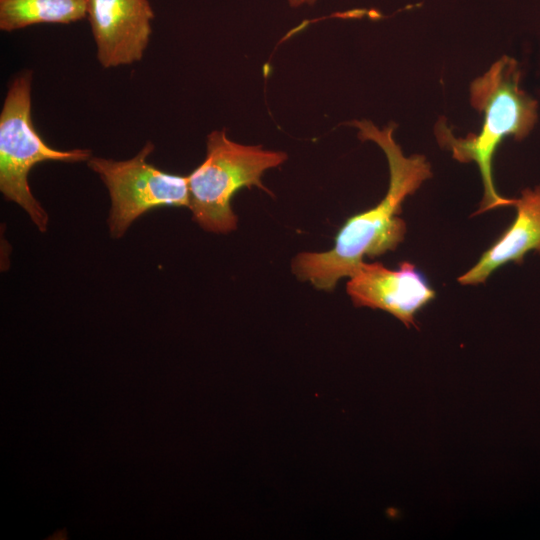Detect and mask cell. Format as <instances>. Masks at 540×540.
Here are the masks:
<instances>
[{
    "mask_svg": "<svg viewBox=\"0 0 540 540\" xmlns=\"http://www.w3.org/2000/svg\"><path fill=\"white\" fill-rule=\"evenodd\" d=\"M155 14L149 0H88L87 19L103 68L142 59Z\"/></svg>",
    "mask_w": 540,
    "mask_h": 540,
    "instance_id": "7",
    "label": "cell"
},
{
    "mask_svg": "<svg viewBox=\"0 0 540 540\" xmlns=\"http://www.w3.org/2000/svg\"><path fill=\"white\" fill-rule=\"evenodd\" d=\"M286 159L282 151L243 145L230 140L224 130L212 131L207 136L204 161L187 176L188 208L194 221L210 232L235 230L238 218L231 207L234 194L252 186L270 193L261 178L266 170Z\"/></svg>",
    "mask_w": 540,
    "mask_h": 540,
    "instance_id": "3",
    "label": "cell"
},
{
    "mask_svg": "<svg viewBox=\"0 0 540 540\" xmlns=\"http://www.w3.org/2000/svg\"><path fill=\"white\" fill-rule=\"evenodd\" d=\"M360 140L375 142L385 153L390 170L389 188L374 207L353 215L339 229L334 246L324 252H302L292 261V272L315 288L331 291L343 277L352 276L364 261L394 250L407 227L400 217L405 198L432 177L423 155L404 156L393 139L396 124L380 130L368 120L353 121Z\"/></svg>",
    "mask_w": 540,
    "mask_h": 540,
    "instance_id": "1",
    "label": "cell"
},
{
    "mask_svg": "<svg viewBox=\"0 0 540 540\" xmlns=\"http://www.w3.org/2000/svg\"><path fill=\"white\" fill-rule=\"evenodd\" d=\"M153 150V143L148 141L128 160L92 156L88 160V166L109 191L108 225L113 238H120L136 218L151 209L189 206L187 176L167 173L148 163L146 159Z\"/></svg>",
    "mask_w": 540,
    "mask_h": 540,
    "instance_id": "5",
    "label": "cell"
},
{
    "mask_svg": "<svg viewBox=\"0 0 540 540\" xmlns=\"http://www.w3.org/2000/svg\"><path fill=\"white\" fill-rule=\"evenodd\" d=\"M88 0H0V30L35 24H70L87 18Z\"/></svg>",
    "mask_w": 540,
    "mask_h": 540,
    "instance_id": "9",
    "label": "cell"
},
{
    "mask_svg": "<svg viewBox=\"0 0 540 540\" xmlns=\"http://www.w3.org/2000/svg\"><path fill=\"white\" fill-rule=\"evenodd\" d=\"M349 278L346 290L355 306L386 311L407 327L416 326L417 312L436 295L426 276L409 261L397 269L363 261Z\"/></svg>",
    "mask_w": 540,
    "mask_h": 540,
    "instance_id": "6",
    "label": "cell"
},
{
    "mask_svg": "<svg viewBox=\"0 0 540 540\" xmlns=\"http://www.w3.org/2000/svg\"><path fill=\"white\" fill-rule=\"evenodd\" d=\"M31 71L16 76L9 85L0 113V190L17 203L41 232L48 215L34 198L28 184L33 166L43 161H88V149L56 150L40 137L31 117Z\"/></svg>",
    "mask_w": 540,
    "mask_h": 540,
    "instance_id": "4",
    "label": "cell"
},
{
    "mask_svg": "<svg viewBox=\"0 0 540 540\" xmlns=\"http://www.w3.org/2000/svg\"><path fill=\"white\" fill-rule=\"evenodd\" d=\"M317 0H288V3L292 7H299L302 5H313Z\"/></svg>",
    "mask_w": 540,
    "mask_h": 540,
    "instance_id": "10",
    "label": "cell"
},
{
    "mask_svg": "<svg viewBox=\"0 0 540 540\" xmlns=\"http://www.w3.org/2000/svg\"><path fill=\"white\" fill-rule=\"evenodd\" d=\"M520 79L518 62L503 56L471 83L470 103L484 114L478 135L455 137L445 117H440L435 125L441 147L451 151L454 159L463 163L475 162L479 168L484 195L476 215L515 204V198H506L497 192L492 177V159L505 137L512 135L521 141L537 122L538 103L520 88Z\"/></svg>",
    "mask_w": 540,
    "mask_h": 540,
    "instance_id": "2",
    "label": "cell"
},
{
    "mask_svg": "<svg viewBox=\"0 0 540 540\" xmlns=\"http://www.w3.org/2000/svg\"><path fill=\"white\" fill-rule=\"evenodd\" d=\"M516 217L512 224L481 255L479 260L458 277L462 285L484 283L498 268L507 263L522 264L529 251L540 255V184L525 188L515 199Z\"/></svg>",
    "mask_w": 540,
    "mask_h": 540,
    "instance_id": "8",
    "label": "cell"
}]
</instances>
